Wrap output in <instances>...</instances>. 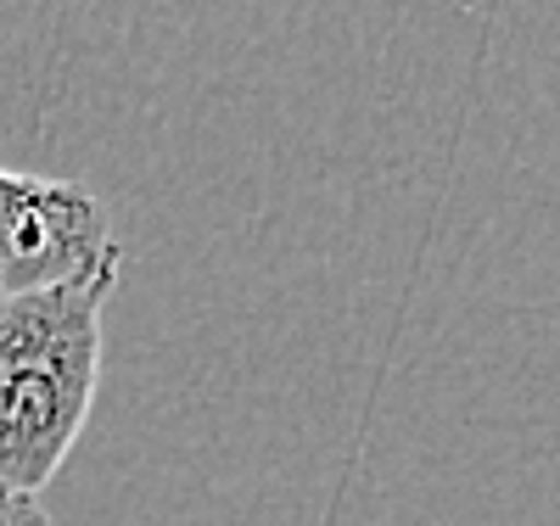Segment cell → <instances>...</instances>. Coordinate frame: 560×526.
I'll list each match as a JSON object with an SVG mask.
<instances>
[{
    "mask_svg": "<svg viewBox=\"0 0 560 526\" xmlns=\"http://www.w3.org/2000/svg\"><path fill=\"white\" fill-rule=\"evenodd\" d=\"M107 292L0 297V488L39 499L68 465L102 387Z\"/></svg>",
    "mask_w": 560,
    "mask_h": 526,
    "instance_id": "obj_1",
    "label": "cell"
},
{
    "mask_svg": "<svg viewBox=\"0 0 560 526\" xmlns=\"http://www.w3.org/2000/svg\"><path fill=\"white\" fill-rule=\"evenodd\" d=\"M118 264L113 213L90 185L0 168V297L113 292Z\"/></svg>",
    "mask_w": 560,
    "mask_h": 526,
    "instance_id": "obj_2",
    "label": "cell"
},
{
    "mask_svg": "<svg viewBox=\"0 0 560 526\" xmlns=\"http://www.w3.org/2000/svg\"><path fill=\"white\" fill-rule=\"evenodd\" d=\"M0 526H57V521L39 510V499H23V493L0 488Z\"/></svg>",
    "mask_w": 560,
    "mask_h": 526,
    "instance_id": "obj_3",
    "label": "cell"
}]
</instances>
